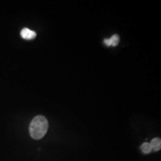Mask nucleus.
Masks as SVG:
<instances>
[{"label": "nucleus", "instance_id": "nucleus-3", "mask_svg": "<svg viewBox=\"0 0 161 161\" xmlns=\"http://www.w3.org/2000/svg\"><path fill=\"white\" fill-rule=\"evenodd\" d=\"M119 42V36L117 34L114 35L109 39H105L104 40V44L106 46H116Z\"/></svg>", "mask_w": 161, "mask_h": 161}, {"label": "nucleus", "instance_id": "nucleus-4", "mask_svg": "<svg viewBox=\"0 0 161 161\" xmlns=\"http://www.w3.org/2000/svg\"><path fill=\"white\" fill-rule=\"evenodd\" d=\"M150 146L152 147V150L155 152H158L161 149V138L156 137L152 140L151 142L150 143Z\"/></svg>", "mask_w": 161, "mask_h": 161}, {"label": "nucleus", "instance_id": "nucleus-2", "mask_svg": "<svg viewBox=\"0 0 161 161\" xmlns=\"http://www.w3.org/2000/svg\"><path fill=\"white\" fill-rule=\"evenodd\" d=\"M20 35L22 38L25 40H32L36 37V34L34 31H32L27 28H25L21 31Z\"/></svg>", "mask_w": 161, "mask_h": 161}, {"label": "nucleus", "instance_id": "nucleus-5", "mask_svg": "<svg viewBox=\"0 0 161 161\" xmlns=\"http://www.w3.org/2000/svg\"><path fill=\"white\" fill-rule=\"evenodd\" d=\"M141 149L142 150V152L146 154L150 153L152 151V149L150 143H147V142H145L142 144L141 146Z\"/></svg>", "mask_w": 161, "mask_h": 161}, {"label": "nucleus", "instance_id": "nucleus-1", "mask_svg": "<svg viewBox=\"0 0 161 161\" xmlns=\"http://www.w3.org/2000/svg\"><path fill=\"white\" fill-rule=\"evenodd\" d=\"M48 128V123L46 117L42 115L35 116L29 125L31 136L35 140H39L44 137Z\"/></svg>", "mask_w": 161, "mask_h": 161}]
</instances>
